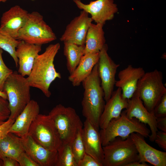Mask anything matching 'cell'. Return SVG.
Listing matches in <instances>:
<instances>
[{
	"label": "cell",
	"mask_w": 166,
	"mask_h": 166,
	"mask_svg": "<svg viewBox=\"0 0 166 166\" xmlns=\"http://www.w3.org/2000/svg\"><path fill=\"white\" fill-rule=\"evenodd\" d=\"M60 48L59 43L49 45L42 53L35 58L30 74L26 78L31 87L39 89L47 97L51 96L49 90L51 83L61 79L60 73L54 67V58Z\"/></svg>",
	"instance_id": "6da1fadb"
},
{
	"label": "cell",
	"mask_w": 166,
	"mask_h": 166,
	"mask_svg": "<svg viewBox=\"0 0 166 166\" xmlns=\"http://www.w3.org/2000/svg\"><path fill=\"white\" fill-rule=\"evenodd\" d=\"M82 83L84 90L81 102L82 115L99 130L100 119L105 101L99 75L97 63L89 75Z\"/></svg>",
	"instance_id": "7a4b0ae2"
},
{
	"label": "cell",
	"mask_w": 166,
	"mask_h": 166,
	"mask_svg": "<svg viewBox=\"0 0 166 166\" xmlns=\"http://www.w3.org/2000/svg\"><path fill=\"white\" fill-rule=\"evenodd\" d=\"M30 87L26 78L16 71L6 80L3 91L6 94L9 104V119L15 121L30 101Z\"/></svg>",
	"instance_id": "3957f363"
},
{
	"label": "cell",
	"mask_w": 166,
	"mask_h": 166,
	"mask_svg": "<svg viewBox=\"0 0 166 166\" xmlns=\"http://www.w3.org/2000/svg\"><path fill=\"white\" fill-rule=\"evenodd\" d=\"M99 132L103 146L117 137L126 138L133 132L147 138L150 135L151 131L145 124L135 118L129 117L123 111L119 117L112 120Z\"/></svg>",
	"instance_id": "277c9868"
},
{
	"label": "cell",
	"mask_w": 166,
	"mask_h": 166,
	"mask_svg": "<svg viewBox=\"0 0 166 166\" xmlns=\"http://www.w3.org/2000/svg\"><path fill=\"white\" fill-rule=\"evenodd\" d=\"M49 115L58 132L62 144L71 145L78 131L83 125L75 109L59 104L53 108Z\"/></svg>",
	"instance_id": "5b68a950"
},
{
	"label": "cell",
	"mask_w": 166,
	"mask_h": 166,
	"mask_svg": "<svg viewBox=\"0 0 166 166\" xmlns=\"http://www.w3.org/2000/svg\"><path fill=\"white\" fill-rule=\"evenodd\" d=\"M103 149V166H127L139 160L137 151L130 136L126 138L117 137Z\"/></svg>",
	"instance_id": "8992f818"
},
{
	"label": "cell",
	"mask_w": 166,
	"mask_h": 166,
	"mask_svg": "<svg viewBox=\"0 0 166 166\" xmlns=\"http://www.w3.org/2000/svg\"><path fill=\"white\" fill-rule=\"evenodd\" d=\"M56 39L52 28L37 11L29 13L27 21L19 30L16 38L27 43L41 45Z\"/></svg>",
	"instance_id": "52a82bcc"
},
{
	"label": "cell",
	"mask_w": 166,
	"mask_h": 166,
	"mask_svg": "<svg viewBox=\"0 0 166 166\" xmlns=\"http://www.w3.org/2000/svg\"><path fill=\"white\" fill-rule=\"evenodd\" d=\"M137 89L145 107L153 113L154 108L166 93L162 73L156 69L145 73L138 81Z\"/></svg>",
	"instance_id": "ba28073f"
},
{
	"label": "cell",
	"mask_w": 166,
	"mask_h": 166,
	"mask_svg": "<svg viewBox=\"0 0 166 166\" xmlns=\"http://www.w3.org/2000/svg\"><path fill=\"white\" fill-rule=\"evenodd\" d=\"M28 135L50 150L57 151L62 144L58 132L49 114H39L31 124Z\"/></svg>",
	"instance_id": "9c48e42d"
},
{
	"label": "cell",
	"mask_w": 166,
	"mask_h": 166,
	"mask_svg": "<svg viewBox=\"0 0 166 166\" xmlns=\"http://www.w3.org/2000/svg\"><path fill=\"white\" fill-rule=\"evenodd\" d=\"M108 47L105 44L99 52L97 63L99 75L106 102L110 97L114 91L116 80L115 76L120 66L112 59L108 53Z\"/></svg>",
	"instance_id": "30bf717a"
},
{
	"label": "cell",
	"mask_w": 166,
	"mask_h": 166,
	"mask_svg": "<svg viewBox=\"0 0 166 166\" xmlns=\"http://www.w3.org/2000/svg\"><path fill=\"white\" fill-rule=\"evenodd\" d=\"M77 7L91 15L93 21L104 25L106 21L112 19L118 11L117 5L113 0H96L88 4L81 0H73Z\"/></svg>",
	"instance_id": "8fae6325"
},
{
	"label": "cell",
	"mask_w": 166,
	"mask_h": 166,
	"mask_svg": "<svg viewBox=\"0 0 166 166\" xmlns=\"http://www.w3.org/2000/svg\"><path fill=\"white\" fill-rule=\"evenodd\" d=\"M89 14L84 10L67 26L60 39L63 42L85 45L88 29L93 21Z\"/></svg>",
	"instance_id": "7c38bea8"
},
{
	"label": "cell",
	"mask_w": 166,
	"mask_h": 166,
	"mask_svg": "<svg viewBox=\"0 0 166 166\" xmlns=\"http://www.w3.org/2000/svg\"><path fill=\"white\" fill-rule=\"evenodd\" d=\"M124 111L129 117L135 118L142 123L147 124L151 131L148 137L149 140L151 141H154L158 131L156 127V118L153 113L149 112L145 107L137 89L128 100V107Z\"/></svg>",
	"instance_id": "4fadbf2b"
},
{
	"label": "cell",
	"mask_w": 166,
	"mask_h": 166,
	"mask_svg": "<svg viewBox=\"0 0 166 166\" xmlns=\"http://www.w3.org/2000/svg\"><path fill=\"white\" fill-rule=\"evenodd\" d=\"M23 151L39 166H56L57 151L48 149L35 141L30 136L24 138L18 137Z\"/></svg>",
	"instance_id": "5bb4252c"
},
{
	"label": "cell",
	"mask_w": 166,
	"mask_h": 166,
	"mask_svg": "<svg viewBox=\"0 0 166 166\" xmlns=\"http://www.w3.org/2000/svg\"><path fill=\"white\" fill-rule=\"evenodd\" d=\"M137 151L138 161L154 166H166V152L156 149L146 141L144 137L135 132L130 135Z\"/></svg>",
	"instance_id": "9a60e30c"
},
{
	"label": "cell",
	"mask_w": 166,
	"mask_h": 166,
	"mask_svg": "<svg viewBox=\"0 0 166 166\" xmlns=\"http://www.w3.org/2000/svg\"><path fill=\"white\" fill-rule=\"evenodd\" d=\"M29 13L15 5L3 13L0 20V29L16 39L18 32L26 23Z\"/></svg>",
	"instance_id": "2e32d148"
},
{
	"label": "cell",
	"mask_w": 166,
	"mask_h": 166,
	"mask_svg": "<svg viewBox=\"0 0 166 166\" xmlns=\"http://www.w3.org/2000/svg\"><path fill=\"white\" fill-rule=\"evenodd\" d=\"M145 73L143 68L134 67L131 65L119 72L115 86L121 89L124 98L128 100L132 97L137 90L138 81Z\"/></svg>",
	"instance_id": "e0dca14e"
},
{
	"label": "cell",
	"mask_w": 166,
	"mask_h": 166,
	"mask_svg": "<svg viewBox=\"0 0 166 166\" xmlns=\"http://www.w3.org/2000/svg\"><path fill=\"white\" fill-rule=\"evenodd\" d=\"M82 136L85 153L102 164L104 156L99 130L86 119Z\"/></svg>",
	"instance_id": "ac0fdd59"
},
{
	"label": "cell",
	"mask_w": 166,
	"mask_h": 166,
	"mask_svg": "<svg viewBox=\"0 0 166 166\" xmlns=\"http://www.w3.org/2000/svg\"><path fill=\"white\" fill-rule=\"evenodd\" d=\"M39 111L38 103L34 100H31L15 119L9 132L21 138L27 136L31 124L39 114Z\"/></svg>",
	"instance_id": "d6986e66"
},
{
	"label": "cell",
	"mask_w": 166,
	"mask_h": 166,
	"mask_svg": "<svg viewBox=\"0 0 166 166\" xmlns=\"http://www.w3.org/2000/svg\"><path fill=\"white\" fill-rule=\"evenodd\" d=\"M128 100L123 97L120 88H117L113 91L110 97L105 102L100 119L99 127L101 129L105 128L112 120L120 116L122 110L127 107Z\"/></svg>",
	"instance_id": "ffe728a7"
},
{
	"label": "cell",
	"mask_w": 166,
	"mask_h": 166,
	"mask_svg": "<svg viewBox=\"0 0 166 166\" xmlns=\"http://www.w3.org/2000/svg\"><path fill=\"white\" fill-rule=\"evenodd\" d=\"M41 50L42 45L20 41L16 50L18 59V73L24 77L29 76L35 59Z\"/></svg>",
	"instance_id": "44dd1931"
},
{
	"label": "cell",
	"mask_w": 166,
	"mask_h": 166,
	"mask_svg": "<svg viewBox=\"0 0 166 166\" xmlns=\"http://www.w3.org/2000/svg\"><path fill=\"white\" fill-rule=\"evenodd\" d=\"M99 58V52L86 53L82 56L76 69L68 77L73 86H79L89 75Z\"/></svg>",
	"instance_id": "7402d4cb"
},
{
	"label": "cell",
	"mask_w": 166,
	"mask_h": 166,
	"mask_svg": "<svg viewBox=\"0 0 166 166\" xmlns=\"http://www.w3.org/2000/svg\"><path fill=\"white\" fill-rule=\"evenodd\" d=\"M103 26L101 24H91L86 37L84 54L99 53L105 44Z\"/></svg>",
	"instance_id": "603a6c76"
},
{
	"label": "cell",
	"mask_w": 166,
	"mask_h": 166,
	"mask_svg": "<svg viewBox=\"0 0 166 166\" xmlns=\"http://www.w3.org/2000/svg\"><path fill=\"white\" fill-rule=\"evenodd\" d=\"M63 54L66 61V66L70 74L76 69L80 61L84 54L85 45L64 42Z\"/></svg>",
	"instance_id": "cb8c5ba5"
},
{
	"label": "cell",
	"mask_w": 166,
	"mask_h": 166,
	"mask_svg": "<svg viewBox=\"0 0 166 166\" xmlns=\"http://www.w3.org/2000/svg\"><path fill=\"white\" fill-rule=\"evenodd\" d=\"M20 41L0 29V48L7 52L12 57L17 67H18V59L16 55V50Z\"/></svg>",
	"instance_id": "d4e9b609"
},
{
	"label": "cell",
	"mask_w": 166,
	"mask_h": 166,
	"mask_svg": "<svg viewBox=\"0 0 166 166\" xmlns=\"http://www.w3.org/2000/svg\"><path fill=\"white\" fill-rule=\"evenodd\" d=\"M57 151V159L56 166H77L73 154L71 145H61Z\"/></svg>",
	"instance_id": "484cf974"
},
{
	"label": "cell",
	"mask_w": 166,
	"mask_h": 166,
	"mask_svg": "<svg viewBox=\"0 0 166 166\" xmlns=\"http://www.w3.org/2000/svg\"><path fill=\"white\" fill-rule=\"evenodd\" d=\"M82 129L78 131L71 144L72 152L77 164L85 153L82 136Z\"/></svg>",
	"instance_id": "4316f807"
},
{
	"label": "cell",
	"mask_w": 166,
	"mask_h": 166,
	"mask_svg": "<svg viewBox=\"0 0 166 166\" xmlns=\"http://www.w3.org/2000/svg\"><path fill=\"white\" fill-rule=\"evenodd\" d=\"M16 135L10 132L8 134L0 141V159L6 156L8 151L16 141Z\"/></svg>",
	"instance_id": "83f0119b"
},
{
	"label": "cell",
	"mask_w": 166,
	"mask_h": 166,
	"mask_svg": "<svg viewBox=\"0 0 166 166\" xmlns=\"http://www.w3.org/2000/svg\"><path fill=\"white\" fill-rule=\"evenodd\" d=\"M3 50L0 48V90L3 91L4 83L13 71L5 65L2 57Z\"/></svg>",
	"instance_id": "f1b7e54d"
},
{
	"label": "cell",
	"mask_w": 166,
	"mask_h": 166,
	"mask_svg": "<svg viewBox=\"0 0 166 166\" xmlns=\"http://www.w3.org/2000/svg\"><path fill=\"white\" fill-rule=\"evenodd\" d=\"M10 113L8 101L0 96V121H5L8 119Z\"/></svg>",
	"instance_id": "f546056e"
},
{
	"label": "cell",
	"mask_w": 166,
	"mask_h": 166,
	"mask_svg": "<svg viewBox=\"0 0 166 166\" xmlns=\"http://www.w3.org/2000/svg\"><path fill=\"white\" fill-rule=\"evenodd\" d=\"M153 113L156 118L166 117V93L156 106Z\"/></svg>",
	"instance_id": "4dcf8cb0"
},
{
	"label": "cell",
	"mask_w": 166,
	"mask_h": 166,
	"mask_svg": "<svg viewBox=\"0 0 166 166\" xmlns=\"http://www.w3.org/2000/svg\"><path fill=\"white\" fill-rule=\"evenodd\" d=\"M17 161L20 166H39L24 151L20 154Z\"/></svg>",
	"instance_id": "1f68e13d"
},
{
	"label": "cell",
	"mask_w": 166,
	"mask_h": 166,
	"mask_svg": "<svg viewBox=\"0 0 166 166\" xmlns=\"http://www.w3.org/2000/svg\"><path fill=\"white\" fill-rule=\"evenodd\" d=\"M77 166H102V165L85 153L83 158L77 163Z\"/></svg>",
	"instance_id": "d6a6232c"
},
{
	"label": "cell",
	"mask_w": 166,
	"mask_h": 166,
	"mask_svg": "<svg viewBox=\"0 0 166 166\" xmlns=\"http://www.w3.org/2000/svg\"><path fill=\"white\" fill-rule=\"evenodd\" d=\"M154 141L161 148L166 151V132L158 130Z\"/></svg>",
	"instance_id": "836d02e7"
},
{
	"label": "cell",
	"mask_w": 166,
	"mask_h": 166,
	"mask_svg": "<svg viewBox=\"0 0 166 166\" xmlns=\"http://www.w3.org/2000/svg\"><path fill=\"white\" fill-rule=\"evenodd\" d=\"M14 121L8 119L0 125V141L9 132V130Z\"/></svg>",
	"instance_id": "e575fe53"
},
{
	"label": "cell",
	"mask_w": 166,
	"mask_h": 166,
	"mask_svg": "<svg viewBox=\"0 0 166 166\" xmlns=\"http://www.w3.org/2000/svg\"><path fill=\"white\" fill-rule=\"evenodd\" d=\"M2 160L3 166H20L18 161L16 159L9 157H4Z\"/></svg>",
	"instance_id": "d590c367"
},
{
	"label": "cell",
	"mask_w": 166,
	"mask_h": 166,
	"mask_svg": "<svg viewBox=\"0 0 166 166\" xmlns=\"http://www.w3.org/2000/svg\"><path fill=\"white\" fill-rule=\"evenodd\" d=\"M156 118V127L157 129L166 132V117Z\"/></svg>",
	"instance_id": "8d00e7d4"
},
{
	"label": "cell",
	"mask_w": 166,
	"mask_h": 166,
	"mask_svg": "<svg viewBox=\"0 0 166 166\" xmlns=\"http://www.w3.org/2000/svg\"><path fill=\"white\" fill-rule=\"evenodd\" d=\"M150 165L146 163L141 162L138 161H135L131 163L128 164L127 166H148Z\"/></svg>",
	"instance_id": "74e56055"
},
{
	"label": "cell",
	"mask_w": 166,
	"mask_h": 166,
	"mask_svg": "<svg viewBox=\"0 0 166 166\" xmlns=\"http://www.w3.org/2000/svg\"><path fill=\"white\" fill-rule=\"evenodd\" d=\"M0 96L7 100L8 98L6 94L4 91H2L0 90Z\"/></svg>",
	"instance_id": "f35d334b"
},
{
	"label": "cell",
	"mask_w": 166,
	"mask_h": 166,
	"mask_svg": "<svg viewBox=\"0 0 166 166\" xmlns=\"http://www.w3.org/2000/svg\"><path fill=\"white\" fill-rule=\"evenodd\" d=\"M0 166H3L2 161L0 159Z\"/></svg>",
	"instance_id": "ab89813d"
},
{
	"label": "cell",
	"mask_w": 166,
	"mask_h": 166,
	"mask_svg": "<svg viewBox=\"0 0 166 166\" xmlns=\"http://www.w3.org/2000/svg\"><path fill=\"white\" fill-rule=\"evenodd\" d=\"M8 0H0V2H6Z\"/></svg>",
	"instance_id": "60d3db41"
},
{
	"label": "cell",
	"mask_w": 166,
	"mask_h": 166,
	"mask_svg": "<svg viewBox=\"0 0 166 166\" xmlns=\"http://www.w3.org/2000/svg\"><path fill=\"white\" fill-rule=\"evenodd\" d=\"M5 121H0V125L3 123Z\"/></svg>",
	"instance_id": "b9f144b4"
}]
</instances>
